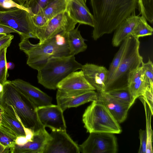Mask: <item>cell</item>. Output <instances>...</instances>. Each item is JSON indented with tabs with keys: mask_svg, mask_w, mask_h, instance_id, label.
<instances>
[{
	"mask_svg": "<svg viewBox=\"0 0 153 153\" xmlns=\"http://www.w3.org/2000/svg\"><path fill=\"white\" fill-rule=\"evenodd\" d=\"M94 19L95 40L112 33L125 19L135 12L137 0H90Z\"/></svg>",
	"mask_w": 153,
	"mask_h": 153,
	"instance_id": "obj_1",
	"label": "cell"
},
{
	"mask_svg": "<svg viewBox=\"0 0 153 153\" xmlns=\"http://www.w3.org/2000/svg\"><path fill=\"white\" fill-rule=\"evenodd\" d=\"M67 33L58 34L42 43H31L28 38L21 39L19 49L27 56V64L38 70L52 57L70 55L67 40Z\"/></svg>",
	"mask_w": 153,
	"mask_h": 153,
	"instance_id": "obj_2",
	"label": "cell"
},
{
	"mask_svg": "<svg viewBox=\"0 0 153 153\" xmlns=\"http://www.w3.org/2000/svg\"><path fill=\"white\" fill-rule=\"evenodd\" d=\"M37 107L12 83L7 80L3 84L0 94V109H13L24 126L34 133L45 127L40 122L36 112Z\"/></svg>",
	"mask_w": 153,
	"mask_h": 153,
	"instance_id": "obj_3",
	"label": "cell"
},
{
	"mask_svg": "<svg viewBox=\"0 0 153 153\" xmlns=\"http://www.w3.org/2000/svg\"><path fill=\"white\" fill-rule=\"evenodd\" d=\"M82 66L74 55L52 57L38 70V82L46 88L56 90L60 81L71 73L81 70Z\"/></svg>",
	"mask_w": 153,
	"mask_h": 153,
	"instance_id": "obj_4",
	"label": "cell"
},
{
	"mask_svg": "<svg viewBox=\"0 0 153 153\" xmlns=\"http://www.w3.org/2000/svg\"><path fill=\"white\" fill-rule=\"evenodd\" d=\"M84 127L89 133L101 132L119 134L122 131L119 123L98 99L92 102L82 115Z\"/></svg>",
	"mask_w": 153,
	"mask_h": 153,
	"instance_id": "obj_5",
	"label": "cell"
},
{
	"mask_svg": "<svg viewBox=\"0 0 153 153\" xmlns=\"http://www.w3.org/2000/svg\"><path fill=\"white\" fill-rule=\"evenodd\" d=\"M139 38L132 34L129 36L128 44L123 58L114 74L106 83L105 91L116 88L127 87L129 74L140 66L143 62L139 53Z\"/></svg>",
	"mask_w": 153,
	"mask_h": 153,
	"instance_id": "obj_6",
	"label": "cell"
},
{
	"mask_svg": "<svg viewBox=\"0 0 153 153\" xmlns=\"http://www.w3.org/2000/svg\"><path fill=\"white\" fill-rule=\"evenodd\" d=\"M0 25L16 30L21 39H37L36 27L31 16L27 10L17 7L5 8L0 6Z\"/></svg>",
	"mask_w": 153,
	"mask_h": 153,
	"instance_id": "obj_7",
	"label": "cell"
},
{
	"mask_svg": "<svg viewBox=\"0 0 153 153\" xmlns=\"http://www.w3.org/2000/svg\"><path fill=\"white\" fill-rule=\"evenodd\" d=\"M79 147L82 153H116L118 150L116 137L114 134L106 133H90Z\"/></svg>",
	"mask_w": 153,
	"mask_h": 153,
	"instance_id": "obj_8",
	"label": "cell"
},
{
	"mask_svg": "<svg viewBox=\"0 0 153 153\" xmlns=\"http://www.w3.org/2000/svg\"><path fill=\"white\" fill-rule=\"evenodd\" d=\"M77 23L66 11L59 13L49 20L40 30L37 36L39 43H42L62 33H67L74 29Z\"/></svg>",
	"mask_w": 153,
	"mask_h": 153,
	"instance_id": "obj_9",
	"label": "cell"
},
{
	"mask_svg": "<svg viewBox=\"0 0 153 153\" xmlns=\"http://www.w3.org/2000/svg\"><path fill=\"white\" fill-rule=\"evenodd\" d=\"M98 93L94 90L64 91L57 89V105L64 111L68 108L76 107L98 99Z\"/></svg>",
	"mask_w": 153,
	"mask_h": 153,
	"instance_id": "obj_10",
	"label": "cell"
},
{
	"mask_svg": "<svg viewBox=\"0 0 153 153\" xmlns=\"http://www.w3.org/2000/svg\"><path fill=\"white\" fill-rule=\"evenodd\" d=\"M43 153H79V147L66 131L52 130Z\"/></svg>",
	"mask_w": 153,
	"mask_h": 153,
	"instance_id": "obj_11",
	"label": "cell"
},
{
	"mask_svg": "<svg viewBox=\"0 0 153 153\" xmlns=\"http://www.w3.org/2000/svg\"><path fill=\"white\" fill-rule=\"evenodd\" d=\"M39 120L44 127L52 130L66 131L63 111L57 105L51 104L37 107Z\"/></svg>",
	"mask_w": 153,
	"mask_h": 153,
	"instance_id": "obj_12",
	"label": "cell"
},
{
	"mask_svg": "<svg viewBox=\"0 0 153 153\" xmlns=\"http://www.w3.org/2000/svg\"><path fill=\"white\" fill-rule=\"evenodd\" d=\"M12 83L37 107L52 104L51 97L29 83L18 79L11 81Z\"/></svg>",
	"mask_w": 153,
	"mask_h": 153,
	"instance_id": "obj_13",
	"label": "cell"
},
{
	"mask_svg": "<svg viewBox=\"0 0 153 153\" xmlns=\"http://www.w3.org/2000/svg\"><path fill=\"white\" fill-rule=\"evenodd\" d=\"M81 70L87 80L97 93L105 91L108 74V70L105 67L93 64L86 63L82 65Z\"/></svg>",
	"mask_w": 153,
	"mask_h": 153,
	"instance_id": "obj_14",
	"label": "cell"
},
{
	"mask_svg": "<svg viewBox=\"0 0 153 153\" xmlns=\"http://www.w3.org/2000/svg\"><path fill=\"white\" fill-rule=\"evenodd\" d=\"M87 0H71L67 2L66 11L69 16L79 24L93 27L94 19L86 5Z\"/></svg>",
	"mask_w": 153,
	"mask_h": 153,
	"instance_id": "obj_15",
	"label": "cell"
},
{
	"mask_svg": "<svg viewBox=\"0 0 153 153\" xmlns=\"http://www.w3.org/2000/svg\"><path fill=\"white\" fill-rule=\"evenodd\" d=\"M98 99L106 107L119 123L126 120L131 106L112 96L106 91L98 93Z\"/></svg>",
	"mask_w": 153,
	"mask_h": 153,
	"instance_id": "obj_16",
	"label": "cell"
},
{
	"mask_svg": "<svg viewBox=\"0 0 153 153\" xmlns=\"http://www.w3.org/2000/svg\"><path fill=\"white\" fill-rule=\"evenodd\" d=\"M44 127L34 133L33 140L22 146L15 144L10 149V153H43L51 136Z\"/></svg>",
	"mask_w": 153,
	"mask_h": 153,
	"instance_id": "obj_17",
	"label": "cell"
},
{
	"mask_svg": "<svg viewBox=\"0 0 153 153\" xmlns=\"http://www.w3.org/2000/svg\"><path fill=\"white\" fill-rule=\"evenodd\" d=\"M57 88L64 91L95 90L87 80L82 70L70 74L58 84Z\"/></svg>",
	"mask_w": 153,
	"mask_h": 153,
	"instance_id": "obj_18",
	"label": "cell"
},
{
	"mask_svg": "<svg viewBox=\"0 0 153 153\" xmlns=\"http://www.w3.org/2000/svg\"><path fill=\"white\" fill-rule=\"evenodd\" d=\"M141 66L132 71L129 74L127 87L134 101L143 96L146 86Z\"/></svg>",
	"mask_w": 153,
	"mask_h": 153,
	"instance_id": "obj_19",
	"label": "cell"
},
{
	"mask_svg": "<svg viewBox=\"0 0 153 153\" xmlns=\"http://www.w3.org/2000/svg\"><path fill=\"white\" fill-rule=\"evenodd\" d=\"M139 16L135 12L125 19L117 26L112 39V43L114 47H117L129 36L132 34Z\"/></svg>",
	"mask_w": 153,
	"mask_h": 153,
	"instance_id": "obj_20",
	"label": "cell"
},
{
	"mask_svg": "<svg viewBox=\"0 0 153 153\" xmlns=\"http://www.w3.org/2000/svg\"><path fill=\"white\" fill-rule=\"evenodd\" d=\"M79 25L67 33V40L70 55H74L85 51L87 46L85 39L78 30Z\"/></svg>",
	"mask_w": 153,
	"mask_h": 153,
	"instance_id": "obj_21",
	"label": "cell"
},
{
	"mask_svg": "<svg viewBox=\"0 0 153 153\" xmlns=\"http://www.w3.org/2000/svg\"><path fill=\"white\" fill-rule=\"evenodd\" d=\"M0 111V124L10 130L16 137L25 136L20 119L14 111L16 118L11 116L3 110Z\"/></svg>",
	"mask_w": 153,
	"mask_h": 153,
	"instance_id": "obj_22",
	"label": "cell"
},
{
	"mask_svg": "<svg viewBox=\"0 0 153 153\" xmlns=\"http://www.w3.org/2000/svg\"><path fill=\"white\" fill-rule=\"evenodd\" d=\"M141 101L144 107L146 119V130L147 144L146 153H153L152 138L153 132L152 128L151 120L153 113L149 105L142 96L138 97Z\"/></svg>",
	"mask_w": 153,
	"mask_h": 153,
	"instance_id": "obj_23",
	"label": "cell"
},
{
	"mask_svg": "<svg viewBox=\"0 0 153 153\" xmlns=\"http://www.w3.org/2000/svg\"><path fill=\"white\" fill-rule=\"evenodd\" d=\"M66 0H53L40 10L48 21L59 13L66 11Z\"/></svg>",
	"mask_w": 153,
	"mask_h": 153,
	"instance_id": "obj_24",
	"label": "cell"
},
{
	"mask_svg": "<svg viewBox=\"0 0 153 153\" xmlns=\"http://www.w3.org/2000/svg\"><path fill=\"white\" fill-rule=\"evenodd\" d=\"M129 36L121 43L119 50L115 55L108 70V79L106 83L113 76L123 58L128 44Z\"/></svg>",
	"mask_w": 153,
	"mask_h": 153,
	"instance_id": "obj_25",
	"label": "cell"
},
{
	"mask_svg": "<svg viewBox=\"0 0 153 153\" xmlns=\"http://www.w3.org/2000/svg\"><path fill=\"white\" fill-rule=\"evenodd\" d=\"M153 29L149 25L146 18L143 16H139L132 33L134 37L139 38L152 35Z\"/></svg>",
	"mask_w": 153,
	"mask_h": 153,
	"instance_id": "obj_26",
	"label": "cell"
},
{
	"mask_svg": "<svg viewBox=\"0 0 153 153\" xmlns=\"http://www.w3.org/2000/svg\"><path fill=\"white\" fill-rule=\"evenodd\" d=\"M109 94L131 107L135 101L127 87L112 89L106 91Z\"/></svg>",
	"mask_w": 153,
	"mask_h": 153,
	"instance_id": "obj_27",
	"label": "cell"
},
{
	"mask_svg": "<svg viewBox=\"0 0 153 153\" xmlns=\"http://www.w3.org/2000/svg\"><path fill=\"white\" fill-rule=\"evenodd\" d=\"M137 7L140 13L146 20L153 22V0H137Z\"/></svg>",
	"mask_w": 153,
	"mask_h": 153,
	"instance_id": "obj_28",
	"label": "cell"
},
{
	"mask_svg": "<svg viewBox=\"0 0 153 153\" xmlns=\"http://www.w3.org/2000/svg\"><path fill=\"white\" fill-rule=\"evenodd\" d=\"M16 136L9 129L0 124V143L10 149L14 146Z\"/></svg>",
	"mask_w": 153,
	"mask_h": 153,
	"instance_id": "obj_29",
	"label": "cell"
},
{
	"mask_svg": "<svg viewBox=\"0 0 153 153\" xmlns=\"http://www.w3.org/2000/svg\"><path fill=\"white\" fill-rule=\"evenodd\" d=\"M53 0H28L24 7L27 8L31 16L37 14Z\"/></svg>",
	"mask_w": 153,
	"mask_h": 153,
	"instance_id": "obj_30",
	"label": "cell"
},
{
	"mask_svg": "<svg viewBox=\"0 0 153 153\" xmlns=\"http://www.w3.org/2000/svg\"><path fill=\"white\" fill-rule=\"evenodd\" d=\"M9 47L4 46L0 48V83L3 85L7 80L8 76L7 66L6 54Z\"/></svg>",
	"mask_w": 153,
	"mask_h": 153,
	"instance_id": "obj_31",
	"label": "cell"
},
{
	"mask_svg": "<svg viewBox=\"0 0 153 153\" xmlns=\"http://www.w3.org/2000/svg\"><path fill=\"white\" fill-rule=\"evenodd\" d=\"M141 67L143 72L146 85L153 88V64L149 58L148 62H142Z\"/></svg>",
	"mask_w": 153,
	"mask_h": 153,
	"instance_id": "obj_32",
	"label": "cell"
},
{
	"mask_svg": "<svg viewBox=\"0 0 153 153\" xmlns=\"http://www.w3.org/2000/svg\"><path fill=\"white\" fill-rule=\"evenodd\" d=\"M31 18L36 27V35L37 39V36L40 30L46 25L48 21L41 11L31 16Z\"/></svg>",
	"mask_w": 153,
	"mask_h": 153,
	"instance_id": "obj_33",
	"label": "cell"
},
{
	"mask_svg": "<svg viewBox=\"0 0 153 153\" xmlns=\"http://www.w3.org/2000/svg\"><path fill=\"white\" fill-rule=\"evenodd\" d=\"M153 88L151 87L149 85H146L142 96L149 105L152 112L153 113Z\"/></svg>",
	"mask_w": 153,
	"mask_h": 153,
	"instance_id": "obj_34",
	"label": "cell"
},
{
	"mask_svg": "<svg viewBox=\"0 0 153 153\" xmlns=\"http://www.w3.org/2000/svg\"><path fill=\"white\" fill-rule=\"evenodd\" d=\"M140 146L138 153H146L147 140L146 131L140 129L139 131Z\"/></svg>",
	"mask_w": 153,
	"mask_h": 153,
	"instance_id": "obj_35",
	"label": "cell"
},
{
	"mask_svg": "<svg viewBox=\"0 0 153 153\" xmlns=\"http://www.w3.org/2000/svg\"><path fill=\"white\" fill-rule=\"evenodd\" d=\"M0 6L5 8H9L14 7H17L26 10L29 12V10L27 8L16 4L12 0H0Z\"/></svg>",
	"mask_w": 153,
	"mask_h": 153,
	"instance_id": "obj_36",
	"label": "cell"
},
{
	"mask_svg": "<svg viewBox=\"0 0 153 153\" xmlns=\"http://www.w3.org/2000/svg\"><path fill=\"white\" fill-rule=\"evenodd\" d=\"M14 38V36L10 34H6L0 39V48L5 46L9 47Z\"/></svg>",
	"mask_w": 153,
	"mask_h": 153,
	"instance_id": "obj_37",
	"label": "cell"
},
{
	"mask_svg": "<svg viewBox=\"0 0 153 153\" xmlns=\"http://www.w3.org/2000/svg\"><path fill=\"white\" fill-rule=\"evenodd\" d=\"M25 134V137L29 141H32L33 140L34 132L31 129L25 127L22 123Z\"/></svg>",
	"mask_w": 153,
	"mask_h": 153,
	"instance_id": "obj_38",
	"label": "cell"
},
{
	"mask_svg": "<svg viewBox=\"0 0 153 153\" xmlns=\"http://www.w3.org/2000/svg\"><path fill=\"white\" fill-rule=\"evenodd\" d=\"M12 33H16L19 34V33L17 31L10 27L0 25V34H8Z\"/></svg>",
	"mask_w": 153,
	"mask_h": 153,
	"instance_id": "obj_39",
	"label": "cell"
},
{
	"mask_svg": "<svg viewBox=\"0 0 153 153\" xmlns=\"http://www.w3.org/2000/svg\"><path fill=\"white\" fill-rule=\"evenodd\" d=\"M29 141L26 138L25 136H20L16 137L15 140L16 144L19 146H22L26 144Z\"/></svg>",
	"mask_w": 153,
	"mask_h": 153,
	"instance_id": "obj_40",
	"label": "cell"
},
{
	"mask_svg": "<svg viewBox=\"0 0 153 153\" xmlns=\"http://www.w3.org/2000/svg\"><path fill=\"white\" fill-rule=\"evenodd\" d=\"M10 153V149L6 148L0 143V153Z\"/></svg>",
	"mask_w": 153,
	"mask_h": 153,
	"instance_id": "obj_41",
	"label": "cell"
},
{
	"mask_svg": "<svg viewBox=\"0 0 153 153\" xmlns=\"http://www.w3.org/2000/svg\"><path fill=\"white\" fill-rule=\"evenodd\" d=\"M16 4L24 6L25 3L28 0H12Z\"/></svg>",
	"mask_w": 153,
	"mask_h": 153,
	"instance_id": "obj_42",
	"label": "cell"
},
{
	"mask_svg": "<svg viewBox=\"0 0 153 153\" xmlns=\"http://www.w3.org/2000/svg\"><path fill=\"white\" fill-rule=\"evenodd\" d=\"M7 69H12L14 67V64L11 62H7Z\"/></svg>",
	"mask_w": 153,
	"mask_h": 153,
	"instance_id": "obj_43",
	"label": "cell"
},
{
	"mask_svg": "<svg viewBox=\"0 0 153 153\" xmlns=\"http://www.w3.org/2000/svg\"><path fill=\"white\" fill-rule=\"evenodd\" d=\"M3 88V85L0 83V94L2 91Z\"/></svg>",
	"mask_w": 153,
	"mask_h": 153,
	"instance_id": "obj_44",
	"label": "cell"
},
{
	"mask_svg": "<svg viewBox=\"0 0 153 153\" xmlns=\"http://www.w3.org/2000/svg\"><path fill=\"white\" fill-rule=\"evenodd\" d=\"M6 34H4V33L0 34V39L1 38L3 37H4Z\"/></svg>",
	"mask_w": 153,
	"mask_h": 153,
	"instance_id": "obj_45",
	"label": "cell"
},
{
	"mask_svg": "<svg viewBox=\"0 0 153 153\" xmlns=\"http://www.w3.org/2000/svg\"><path fill=\"white\" fill-rule=\"evenodd\" d=\"M70 0H66V1H67V2L68 1H70Z\"/></svg>",
	"mask_w": 153,
	"mask_h": 153,
	"instance_id": "obj_46",
	"label": "cell"
},
{
	"mask_svg": "<svg viewBox=\"0 0 153 153\" xmlns=\"http://www.w3.org/2000/svg\"></svg>",
	"mask_w": 153,
	"mask_h": 153,
	"instance_id": "obj_47",
	"label": "cell"
}]
</instances>
